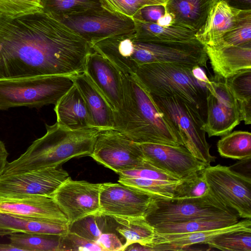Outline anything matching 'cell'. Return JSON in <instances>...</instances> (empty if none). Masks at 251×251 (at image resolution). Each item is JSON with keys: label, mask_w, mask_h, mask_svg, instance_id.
<instances>
[{"label": "cell", "mask_w": 251, "mask_h": 251, "mask_svg": "<svg viewBox=\"0 0 251 251\" xmlns=\"http://www.w3.org/2000/svg\"><path fill=\"white\" fill-rule=\"evenodd\" d=\"M93 51L43 11L15 18L0 13V79L82 73Z\"/></svg>", "instance_id": "6da1fadb"}, {"label": "cell", "mask_w": 251, "mask_h": 251, "mask_svg": "<svg viewBox=\"0 0 251 251\" xmlns=\"http://www.w3.org/2000/svg\"><path fill=\"white\" fill-rule=\"evenodd\" d=\"M123 100L114 111V129L133 141L183 146L178 134L133 74L121 73Z\"/></svg>", "instance_id": "7a4b0ae2"}, {"label": "cell", "mask_w": 251, "mask_h": 251, "mask_svg": "<svg viewBox=\"0 0 251 251\" xmlns=\"http://www.w3.org/2000/svg\"><path fill=\"white\" fill-rule=\"evenodd\" d=\"M46 127L43 136L35 140L17 159L7 162L1 176L59 167L70 159L90 156L102 131L94 127L72 130L57 122L46 124Z\"/></svg>", "instance_id": "3957f363"}, {"label": "cell", "mask_w": 251, "mask_h": 251, "mask_svg": "<svg viewBox=\"0 0 251 251\" xmlns=\"http://www.w3.org/2000/svg\"><path fill=\"white\" fill-rule=\"evenodd\" d=\"M193 67L152 63L138 66L133 74L152 95L180 98L191 106L205 121L207 84L194 77L192 73Z\"/></svg>", "instance_id": "277c9868"}, {"label": "cell", "mask_w": 251, "mask_h": 251, "mask_svg": "<svg viewBox=\"0 0 251 251\" xmlns=\"http://www.w3.org/2000/svg\"><path fill=\"white\" fill-rule=\"evenodd\" d=\"M73 75H51L0 79V110L55 104L75 84Z\"/></svg>", "instance_id": "5b68a950"}, {"label": "cell", "mask_w": 251, "mask_h": 251, "mask_svg": "<svg viewBox=\"0 0 251 251\" xmlns=\"http://www.w3.org/2000/svg\"><path fill=\"white\" fill-rule=\"evenodd\" d=\"M152 97L190 153L207 166L214 162L216 157L210 153L206 132L202 129L205 121L200 114L177 97Z\"/></svg>", "instance_id": "8992f818"}, {"label": "cell", "mask_w": 251, "mask_h": 251, "mask_svg": "<svg viewBox=\"0 0 251 251\" xmlns=\"http://www.w3.org/2000/svg\"><path fill=\"white\" fill-rule=\"evenodd\" d=\"M238 215L209 193L197 198L185 199L157 198L145 216L152 226L159 224L198 219H226L238 220Z\"/></svg>", "instance_id": "52a82bcc"}, {"label": "cell", "mask_w": 251, "mask_h": 251, "mask_svg": "<svg viewBox=\"0 0 251 251\" xmlns=\"http://www.w3.org/2000/svg\"><path fill=\"white\" fill-rule=\"evenodd\" d=\"M204 46L196 38L184 41H150L137 38L135 61L142 65L162 63L207 68Z\"/></svg>", "instance_id": "ba28073f"}, {"label": "cell", "mask_w": 251, "mask_h": 251, "mask_svg": "<svg viewBox=\"0 0 251 251\" xmlns=\"http://www.w3.org/2000/svg\"><path fill=\"white\" fill-rule=\"evenodd\" d=\"M203 171L212 195L239 217L251 219V178L220 164L207 166Z\"/></svg>", "instance_id": "9c48e42d"}, {"label": "cell", "mask_w": 251, "mask_h": 251, "mask_svg": "<svg viewBox=\"0 0 251 251\" xmlns=\"http://www.w3.org/2000/svg\"><path fill=\"white\" fill-rule=\"evenodd\" d=\"M56 20L86 41L94 43L115 35L134 32L133 19L104 8L90 10Z\"/></svg>", "instance_id": "30bf717a"}, {"label": "cell", "mask_w": 251, "mask_h": 251, "mask_svg": "<svg viewBox=\"0 0 251 251\" xmlns=\"http://www.w3.org/2000/svg\"><path fill=\"white\" fill-rule=\"evenodd\" d=\"M207 88L206 118L202 129L209 137L225 135L242 121L238 101L225 79L215 76Z\"/></svg>", "instance_id": "8fae6325"}, {"label": "cell", "mask_w": 251, "mask_h": 251, "mask_svg": "<svg viewBox=\"0 0 251 251\" xmlns=\"http://www.w3.org/2000/svg\"><path fill=\"white\" fill-rule=\"evenodd\" d=\"M90 156L117 174L143 167L146 162L139 144L115 129L99 133Z\"/></svg>", "instance_id": "7c38bea8"}, {"label": "cell", "mask_w": 251, "mask_h": 251, "mask_svg": "<svg viewBox=\"0 0 251 251\" xmlns=\"http://www.w3.org/2000/svg\"><path fill=\"white\" fill-rule=\"evenodd\" d=\"M58 167L0 176V198L52 197L69 177L66 171Z\"/></svg>", "instance_id": "4fadbf2b"}, {"label": "cell", "mask_w": 251, "mask_h": 251, "mask_svg": "<svg viewBox=\"0 0 251 251\" xmlns=\"http://www.w3.org/2000/svg\"><path fill=\"white\" fill-rule=\"evenodd\" d=\"M156 198L120 183H101L100 213L108 216L145 217Z\"/></svg>", "instance_id": "5bb4252c"}, {"label": "cell", "mask_w": 251, "mask_h": 251, "mask_svg": "<svg viewBox=\"0 0 251 251\" xmlns=\"http://www.w3.org/2000/svg\"><path fill=\"white\" fill-rule=\"evenodd\" d=\"M101 183L74 180L69 176L52 197L65 215L69 224L100 212Z\"/></svg>", "instance_id": "9a60e30c"}, {"label": "cell", "mask_w": 251, "mask_h": 251, "mask_svg": "<svg viewBox=\"0 0 251 251\" xmlns=\"http://www.w3.org/2000/svg\"><path fill=\"white\" fill-rule=\"evenodd\" d=\"M146 161L153 167L180 179L204 170L207 165L193 156L184 146L139 144Z\"/></svg>", "instance_id": "2e32d148"}, {"label": "cell", "mask_w": 251, "mask_h": 251, "mask_svg": "<svg viewBox=\"0 0 251 251\" xmlns=\"http://www.w3.org/2000/svg\"><path fill=\"white\" fill-rule=\"evenodd\" d=\"M106 98L114 111L123 100L121 72L107 58L93 51L87 56L84 72Z\"/></svg>", "instance_id": "e0dca14e"}, {"label": "cell", "mask_w": 251, "mask_h": 251, "mask_svg": "<svg viewBox=\"0 0 251 251\" xmlns=\"http://www.w3.org/2000/svg\"><path fill=\"white\" fill-rule=\"evenodd\" d=\"M251 231V219H245L226 227L185 234H160L155 232L151 251H183L198 244H206L223 234L238 231Z\"/></svg>", "instance_id": "ac0fdd59"}, {"label": "cell", "mask_w": 251, "mask_h": 251, "mask_svg": "<svg viewBox=\"0 0 251 251\" xmlns=\"http://www.w3.org/2000/svg\"><path fill=\"white\" fill-rule=\"evenodd\" d=\"M0 212L35 218L68 221L52 197L0 198Z\"/></svg>", "instance_id": "d6986e66"}, {"label": "cell", "mask_w": 251, "mask_h": 251, "mask_svg": "<svg viewBox=\"0 0 251 251\" xmlns=\"http://www.w3.org/2000/svg\"><path fill=\"white\" fill-rule=\"evenodd\" d=\"M204 47L216 77L226 79L251 68V42L239 46Z\"/></svg>", "instance_id": "ffe728a7"}, {"label": "cell", "mask_w": 251, "mask_h": 251, "mask_svg": "<svg viewBox=\"0 0 251 251\" xmlns=\"http://www.w3.org/2000/svg\"><path fill=\"white\" fill-rule=\"evenodd\" d=\"M72 77L85 101L93 126L102 130L114 129V111L102 93L84 72Z\"/></svg>", "instance_id": "44dd1931"}, {"label": "cell", "mask_w": 251, "mask_h": 251, "mask_svg": "<svg viewBox=\"0 0 251 251\" xmlns=\"http://www.w3.org/2000/svg\"><path fill=\"white\" fill-rule=\"evenodd\" d=\"M243 11L230 7L225 0H217L196 38L204 46L211 45L237 25Z\"/></svg>", "instance_id": "7402d4cb"}, {"label": "cell", "mask_w": 251, "mask_h": 251, "mask_svg": "<svg viewBox=\"0 0 251 251\" xmlns=\"http://www.w3.org/2000/svg\"><path fill=\"white\" fill-rule=\"evenodd\" d=\"M54 110L56 122L64 127L72 130L94 127L85 101L75 84L55 103Z\"/></svg>", "instance_id": "603a6c76"}, {"label": "cell", "mask_w": 251, "mask_h": 251, "mask_svg": "<svg viewBox=\"0 0 251 251\" xmlns=\"http://www.w3.org/2000/svg\"><path fill=\"white\" fill-rule=\"evenodd\" d=\"M218 0H169L165 11L175 18L174 25L198 30L204 24L213 4Z\"/></svg>", "instance_id": "cb8c5ba5"}, {"label": "cell", "mask_w": 251, "mask_h": 251, "mask_svg": "<svg viewBox=\"0 0 251 251\" xmlns=\"http://www.w3.org/2000/svg\"><path fill=\"white\" fill-rule=\"evenodd\" d=\"M68 221L18 216L0 212V228L18 232L63 235L69 231Z\"/></svg>", "instance_id": "d4e9b609"}, {"label": "cell", "mask_w": 251, "mask_h": 251, "mask_svg": "<svg viewBox=\"0 0 251 251\" xmlns=\"http://www.w3.org/2000/svg\"><path fill=\"white\" fill-rule=\"evenodd\" d=\"M134 34L139 39L150 41H184L196 38L197 31L172 25L161 26L155 23L134 20Z\"/></svg>", "instance_id": "484cf974"}, {"label": "cell", "mask_w": 251, "mask_h": 251, "mask_svg": "<svg viewBox=\"0 0 251 251\" xmlns=\"http://www.w3.org/2000/svg\"><path fill=\"white\" fill-rule=\"evenodd\" d=\"M109 217L117 223V231L126 239L123 251L134 243L150 248L154 238L155 231L145 217Z\"/></svg>", "instance_id": "4316f807"}, {"label": "cell", "mask_w": 251, "mask_h": 251, "mask_svg": "<svg viewBox=\"0 0 251 251\" xmlns=\"http://www.w3.org/2000/svg\"><path fill=\"white\" fill-rule=\"evenodd\" d=\"M238 220L226 219H198L182 222L162 223L154 227L160 234H185L221 228L232 225Z\"/></svg>", "instance_id": "83f0119b"}, {"label": "cell", "mask_w": 251, "mask_h": 251, "mask_svg": "<svg viewBox=\"0 0 251 251\" xmlns=\"http://www.w3.org/2000/svg\"><path fill=\"white\" fill-rule=\"evenodd\" d=\"M61 235L13 233L8 237L10 244L21 251H59Z\"/></svg>", "instance_id": "f1b7e54d"}, {"label": "cell", "mask_w": 251, "mask_h": 251, "mask_svg": "<svg viewBox=\"0 0 251 251\" xmlns=\"http://www.w3.org/2000/svg\"><path fill=\"white\" fill-rule=\"evenodd\" d=\"M217 149L220 155L226 158L241 160L251 157V133L230 132L218 141Z\"/></svg>", "instance_id": "f546056e"}, {"label": "cell", "mask_w": 251, "mask_h": 251, "mask_svg": "<svg viewBox=\"0 0 251 251\" xmlns=\"http://www.w3.org/2000/svg\"><path fill=\"white\" fill-rule=\"evenodd\" d=\"M42 11L56 19L90 10L102 9L100 0H41Z\"/></svg>", "instance_id": "4dcf8cb0"}, {"label": "cell", "mask_w": 251, "mask_h": 251, "mask_svg": "<svg viewBox=\"0 0 251 251\" xmlns=\"http://www.w3.org/2000/svg\"><path fill=\"white\" fill-rule=\"evenodd\" d=\"M182 180L169 181L120 176L118 182L158 198L173 199L175 188Z\"/></svg>", "instance_id": "1f68e13d"}, {"label": "cell", "mask_w": 251, "mask_h": 251, "mask_svg": "<svg viewBox=\"0 0 251 251\" xmlns=\"http://www.w3.org/2000/svg\"><path fill=\"white\" fill-rule=\"evenodd\" d=\"M251 42V10H244L237 25L208 46H239Z\"/></svg>", "instance_id": "d6a6232c"}, {"label": "cell", "mask_w": 251, "mask_h": 251, "mask_svg": "<svg viewBox=\"0 0 251 251\" xmlns=\"http://www.w3.org/2000/svg\"><path fill=\"white\" fill-rule=\"evenodd\" d=\"M209 193V186L203 170L183 179L177 184L172 199L201 198Z\"/></svg>", "instance_id": "836d02e7"}, {"label": "cell", "mask_w": 251, "mask_h": 251, "mask_svg": "<svg viewBox=\"0 0 251 251\" xmlns=\"http://www.w3.org/2000/svg\"><path fill=\"white\" fill-rule=\"evenodd\" d=\"M209 247L224 251H251V231L222 234L207 242Z\"/></svg>", "instance_id": "e575fe53"}, {"label": "cell", "mask_w": 251, "mask_h": 251, "mask_svg": "<svg viewBox=\"0 0 251 251\" xmlns=\"http://www.w3.org/2000/svg\"><path fill=\"white\" fill-rule=\"evenodd\" d=\"M104 217V215L100 213L85 216L69 224V232L96 242L102 233L103 227L106 224Z\"/></svg>", "instance_id": "d590c367"}, {"label": "cell", "mask_w": 251, "mask_h": 251, "mask_svg": "<svg viewBox=\"0 0 251 251\" xmlns=\"http://www.w3.org/2000/svg\"><path fill=\"white\" fill-rule=\"evenodd\" d=\"M102 8L112 12L120 13L132 18L142 7L149 5H163L161 0H100Z\"/></svg>", "instance_id": "8d00e7d4"}, {"label": "cell", "mask_w": 251, "mask_h": 251, "mask_svg": "<svg viewBox=\"0 0 251 251\" xmlns=\"http://www.w3.org/2000/svg\"><path fill=\"white\" fill-rule=\"evenodd\" d=\"M225 80L238 102L251 101V68L242 70Z\"/></svg>", "instance_id": "74e56055"}, {"label": "cell", "mask_w": 251, "mask_h": 251, "mask_svg": "<svg viewBox=\"0 0 251 251\" xmlns=\"http://www.w3.org/2000/svg\"><path fill=\"white\" fill-rule=\"evenodd\" d=\"M41 0H0V13L15 18L42 11Z\"/></svg>", "instance_id": "f35d334b"}, {"label": "cell", "mask_w": 251, "mask_h": 251, "mask_svg": "<svg viewBox=\"0 0 251 251\" xmlns=\"http://www.w3.org/2000/svg\"><path fill=\"white\" fill-rule=\"evenodd\" d=\"M102 251L96 242L82 238L75 233L68 232L61 236L59 251Z\"/></svg>", "instance_id": "ab89813d"}, {"label": "cell", "mask_w": 251, "mask_h": 251, "mask_svg": "<svg viewBox=\"0 0 251 251\" xmlns=\"http://www.w3.org/2000/svg\"><path fill=\"white\" fill-rule=\"evenodd\" d=\"M118 174L119 176L126 177L169 181H179L182 180L153 167L147 161L143 167L123 171Z\"/></svg>", "instance_id": "60d3db41"}, {"label": "cell", "mask_w": 251, "mask_h": 251, "mask_svg": "<svg viewBox=\"0 0 251 251\" xmlns=\"http://www.w3.org/2000/svg\"><path fill=\"white\" fill-rule=\"evenodd\" d=\"M165 6L163 5H149L140 8L133 16L132 19L141 21L155 23L164 15Z\"/></svg>", "instance_id": "b9f144b4"}, {"label": "cell", "mask_w": 251, "mask_h": 251, "mask_svg": "<svg viewBox=\"0 0 251 251\" xmlns=\"http://www.w3.org/2000/svg\"><path fill=\"white\" fill-rule=\"evenodd\" d=\"M102 251H123L124 244L113 233H102L96 241Z\"/></svg>", "instance_id": "7bdbcfd3"}, {"label": "cell", "mask_w": 251, "mask_h": 251, "mask_svg": "<svg viewBox=\"0 0 251 251\" xmlns=\"http://www.w3.org/2000/svg\"><path fill=\"white\" fill-rule=\"evenodd\" d=\"M251 157L241 159L232 166H230L232 170L247 177L251 178L247 173L251 175Z\"/></svg>", "instance_id": "ee69618b"}, {"label": "cell", "mask_w": 251, "mask_h": 251, "mask_svg": "<svg viewBox=\"0 0 251 251\" xmlns=\"http://www.w3.org/2000/svg\"><path fill=\"white\" fill-rule=\"evenodd\" d=\"M242 118L246 125L251 124V101L238 102Z\"/></svg>", "instance_id": "f6af8a7d"}, {"label": "cell", "mask_w": 251, "mask_h": 251, "mask_svg": "<svg viewBox=\"0 0 251 251\" xmlns=\"http://www.w3.org/2000/svg\"><path fill=\"white\" fill-rule=\"evenodd\" d=\"M231 7L240 10H251V0H225Z\"/></svg>", "instance_id": "bcb514c9"}, {"label": "cell", "mask_w": 251, "mask_h": 251, "mask_svg": "<svg viewBox=\"0 0 251 251\" xmlns=\"http://www.w3.org/2000/svg\"><path fill=\"white\" fill-rule=\"evenodd\" d=\"M8 155L4 143L0 140V176L2 175L8 162L7 158Z\"/></svg>", "instance_id": "7dc6e473"}, {"label": "cell", "mask_w": 251, "mask_h": 251, "mask_svg": "<svg viewBox=\"0 0 251 251\" xmlns=\"http://www.w3.org/2000/svg\"><path fill=\"white\" fill-rule=\"evenodd\" d=\"M192 73L194 77L198 80L206 84L210 82V79L207 76L201 67L199 66L193 67L192 69Z\"/></svg>", "instance_id": "c3c4849f"}, {"label": "cell", "mask_w": 251, "mask_h": 251, "mask_svg": "<svg viewBox=\"0 0 251 251\" xmlns=\"http://www.w3.org/2000/svg\"><path fill=\"white\" fill-rule=\"evenodd\" d=\"M175 18L174 15L169 12H166L163 16L156 22V24L161 26H169L174 25Z\"/></svg>", "instance_id": "681fc988"}, {"label": "cell", "mask_w": 251, "mask_h": 251, "mask_svg": "<svg viewBox=\"0 0 251 251\" xmlns=\"http://www.w3.org/2000/svg\"><path fill=\"white\" fill-rule=\"evenodd\" d=\"M21 251L20 249L16 248L9 244H1L0 243V251Z\"/></svg>", "instance_id": "f907efd6"}, {"label": "cell", "mask_w": 251, "mask_h": 251, "mask_svg": "<svg viewBox=\"0 0 251 251\" xmlns=\"http://www.w3.org/2000/svg\"><path fill=\"white\" fill-rule=\"evenodd\" d=\"M15 232H18L13 229L0 228V237H3L6 235H9Z\"/></svg>", "instance_id": "816d5d0a"}, {"label": "cell", "mask_w": 251, "mask_h": 251, "mask_svg": "<svg viewBox=\"0 0 251 251\" xmlns=\"http://www.w3.org/2000/svg\"><path fill=\"white\" fill-rule=\"evenodd\" d=\"M161 0L164 1V2L166 3V2H167L169 0Z\"/></svg>", "instance_id": "f5cc1de1"}]
</instances>
